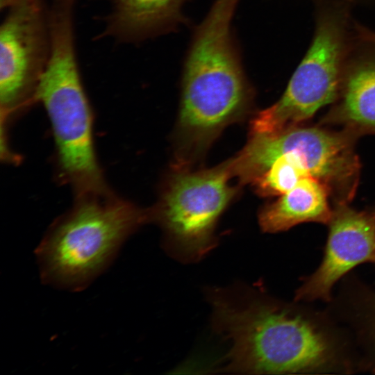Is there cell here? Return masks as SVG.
<instances>
[{"label":"cell","mask_w":375,"mask_h":375,"mask_svg":"<svg viewBox=\"0 0 375 375\" xmlns=\"http://www.w3.org/2000/svg\"><path fill=\"white\" fill-rule=\"evenodd\" d=\"M239 0H216L195 31L185 62L175 131V169H190L228 125L250 112L253 91L231 31Z\"/></svg>","instance_id":"1"},{"label":"cell","mask_w":375,"mask_h":375,"mask_svg":"<svg viewBox=\"0 0 375 375\" xmlns=\"http://www.w3.org/2000/svg\"><path fill=\"white\" fill-rule=\"evenodd\" d=\"M147 222L148 210L110 188L76 196L72 208L51 225L35 251L42 281L72 291L84 289Z\"/></svg>","instance_id":"2"},{"label":"cell","mask_w":375,"mask_h":375,"mask_svg":"<svg viewBox=\"0 0 375 375\" xmlns=\"http://www.w3.org/2000/svg\"><path fill=\"white\" fill-rule=\"evenodd\" d=\"M211 300L214 325L232 344L223 367L228 372L296 373L330 359L326 338L301 315L260 298L236 303L215 292Z\"/></svg>","instance_id":"3"},{"label":"cell","mask_w":375,"mask_h":375,"mask_svg":"<svg viewBox=\"0 0 375 375\" xmlns=\"http://www.w3.org/2000/svg\"><path fill=\"white\" fill-rule=\"evenodd\" d=\"M50 53L36 93L51 122L60 178L76 196L110 188L96 155L92 108L75 48L74 20L65 15L50 22Z\"/></svg>","instance_id":"4"},{"label":"cell","mask_w":375,"mask_h":375,"mask_svg":"<svg viewBox=\"0 0 375 375\" xmlns=\"http://www.w3.org/2000/svg\"><path fill=\"white\" fill-rule=\"evenodd\" d=\"M310 44L281 97L250 122V134L296 126L339 95L347 60L356 38L351 0H313Z\"/></svg>","instance_id":"5"},{"label":"cell","mask_w":375,"mask_h":375,"mask_svg":"<svg viewBox=\"0 0 375 375\" xmlns=\"http://www.w3.org/2000/svg\"><path fill=\"white\" fill-rule=\"evenodd\" d=\"M231 178L226 161L210 169H176L168 178L149 220L160 226L167 249L178 258L199 260L216 245L217 222L238 190Z\"/></svg>","instance_id":"6"},{"label":"cell","mask_w":375,"mask_h":375,"mask_svg":"<svg viewBox=\"0 0 375 375\" xmlns=\"http://www.w3.org/2000/svg\"><path fill=\"white\" fill-rule=\"evenodd\" d=\"M297 156L312 176L329 189L353 184L358 163L344 135L318 128L290 127L272 133L251 134L243 149L228 160L232 177L252 183L280 156Z\"/></svg>","instance_id":"7"},{"label":"cell","mask_w":375,"mask_h":375,"mask_svg":"<svg viewBox=\"0 0 375 375\" xmlns=\"http://www.w3.org/2000/svg\"><path fill=\"white\" fill-rule=\"evenodd\" d=\"M6 14L0 28L1 119L36 102L50 53L49 8L44 0H1Z\"/></svg>","instance_id":"8"},{"label":"cell","mask_w":375,"mask_h":375,"mask_svg":"<svg viewBox=\"0 0 375 375\" xmlns=\"http://www.w3.org/2000/svg\"><path fill=\"white\" fill-rule=\"evenodd\" d=\"M329 224L323 260L297 291V300H329L342 276L359 264L375 262L374 215L342 207Z\"/></svg>","instance_id":"9"},{"label":"cell","mask_w":375,"mask_h":375,"mask_svg":"<svg viewBox=\"0 0 375 375\" xmlns=\"http://www.w3.org/2000/svg\"><path fill=\"white\" fill-rule=\"evenodd\" d=\"M338 99L339 112L345 121L375 130V43L356 32Z\"/></svg>","instance_id":"10"},{"label":"cell","mask_w":375,"mask_h":375,"mask_svg":"<svg viewBox=\"0 0 375 375\" xmlns=\"http://www.w3.org/2000/svg\"><path fill=\"white\" fill-rule=\"evenodd\" d=\"M328 194V189L322 181L305 177L276 201L262 207L259 224L263 231L276 233L303 222L329 223L333 214Z\"/></svg>","instance_id":"11"},{"label":"cell","mask_w":375,"mask_h":375,"mask_svg":"<svg viewBox=\"0 0 375 375\" xmlns=\"http://www.w3.org/2000/svg\"><path fill=\"white\" fill-rule=\"evenodd\" d=\"M183 0H110L103 35L135 42L162 31L180 17Z\"/></svg>","instance_id":"12"},{"label":"cell","mask_w":375,"mask_h":375,"mask_svg":"<svg viewBox=\"0 0 375 375\" xmlns=\"http://www.w3.org/2000/svg\"><path fill=\"white\" fill-rule=\"evenodd\" d=\"M307 176H312L301 160L288 153L274 160L251 184L260 196H277L286 193Z\"/></svg>","instance_id":"13"},{"label":"cell","mask_w":375,"mask_h":375,"mask_svg":"<svg viewBox=\"0 0 375 375\" xmlns=\"http://www.w3.org/2000/svg\"><path fill=\"white\" fill-rule=\"evenodd\" d=\"M355 28L360 38L375 43V31L356 21Z\"/></svg>","instance_id":"14"}]
</instances>
